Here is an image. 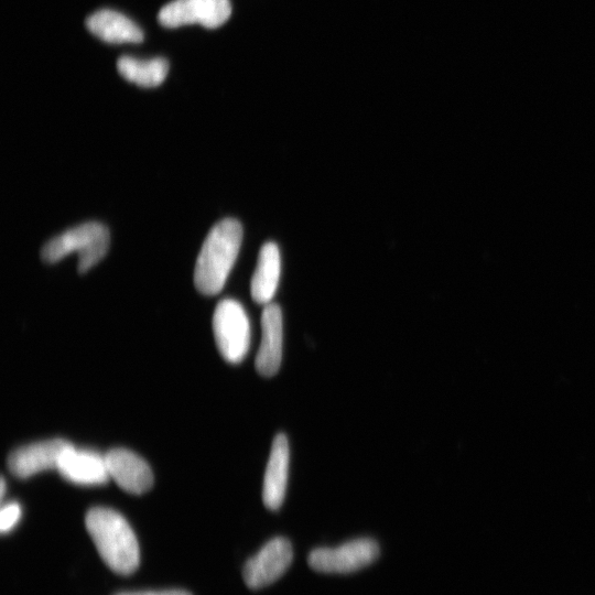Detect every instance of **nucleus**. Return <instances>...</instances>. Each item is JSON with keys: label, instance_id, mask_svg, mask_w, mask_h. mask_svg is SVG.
Listing matches in <instances>:
<instances>
[{"label": "nucleus", "instance_id": "f03ea898", "mask_svg": "<svg viewBox=\"0 0 595 595\" xmlns=\"http://www.w3.org/2000/svg\"><path fill=\"white\" fill-rule=\"evenodd\" d=\"M85 524L101 559L113 572L128 575L137 570L139 543L132 528L119 512L105 507L91 508Z\"/></svg>", "mask_w": 595, "mask_h": 595}, {"label": "nucleus", "instance_id": "9d476101", "mask_svg": "<svg viewBox=\"0 0 595 595\" xmlns=\"http://www.w3.org/2000/svg\"><path fill=\"white\" fill-rule=\"evenodd\" d=\"M283 321L275 303L264 305L261 313V340L256 357L257 371L263 377L275 375L282 359Z\"/></svg>", "mask_w": 595, "mask_h": 595}, {"label": "nucleus", "instance_id": "2eb2a0df", "mask_svg": "<svg viewBox=\"0 0 595 595\" xmlns=\"http://www.w3.org/2000/svg\"><path fill=\"white\" fill-rule=\"evenodd\" d=\"M119 74L138 86L156 87L165 79L169 63L162 57L139 60L132 56H121L117 61Z\"/></svg>", "mask_w": 595, "mask_h": 595}, {"label": "nucleus", "instance_id": "7ed1b4c3", "mask_svg": "<svg viewBox=\"0 0 595 595\" xmlns=\"http://www.w3.org/2000/svg\"><path fill=\"white\" fill-rule=\"evenodd\" d=\"M109 242L106 226L97 221L84 223L48 240L42 248L41 257L45 262L54 263L77 252V270L85 273L105 257Z\"/></svg>", "mask_w": 595, "mask_h": 595}, {"label": "nucleus", "instance_id": "9b49d317", "mask_svg": "<svg viewBox=\"0 0 595 595\" xmlns=\"http://www.w3.org/2000/svg\"><path fill=\"white\" fill-rule=\"evenodd\" d=\"M69 442L53 439L24 445L13 451L8 458L10 472L19 478H28L47 469H56L58 459Z\"/></svg>", "mask_w": 595, "mask_h": 595}, {"label": "nucleus", "instance_id": "39448f33", "mask_svg": "<svg viewBox=\"0 0 595 595\" xmlns=\"http://www.w3.org/2000/svg\"><path fill=\"white\" fill-rule=\"evenodd\" d=\"M379 554L378 543L370 538H358L335 548H317L311 551L310 566L323 573H350L358 571Z\"/></svg>", "mask_w": 595, "mask_h": 595}, {"label": "nucleus", "instance_id": "423d86ee", "mask_svg": "<svg viewBox=\"0 0 595 595\" xmlns=\"http://www.w3.org/2000/svg\"><path fill=\"white\" fill-rule=\"evenodd\" d=\"M230 14V0H173L161 8L158 21L165 28L199 24L215 29L223 25Z\"/></svg>", "mask_w": 595, "mask_h": 595}, {"label": "nucleus", "instance_id": "1a4fd4ad", "mask_svg": "<svg viewBox=\"0 0 595 595\" xmlns=\"http://www.w3.org/2000/svg\"><path fill=\"white\" fill-rule=\"evenodd\" d=\"M109 477L127 493L141 495L153 485V473L148 463L127 448H112L106 455Z\"/></svg>", "mask_w": 595, "mask_h": 595}, {"label": "nucleus", "instance_id": "4468645a", "mask_svg": "<svg viewBox=\"0 0 595 595\" xmlns=\"http://www.w3.org/2000/svg\"><path fill=\"white\" fill-rule=\"evenodd\" d=\"M280 271L279 248L272 241L266 242L259 251L257 267L250 283V293L255 302L263 305L271 303L278 289Z\"/></svg>", "mask_w": 595, "mask_h": 595}, {"label": "nucleus", "instance_id": "20e7f679", "mask_svg": "<svg viewBox=\"0 0 595 595\" xmlns=\"http://www.w3.org/2000/svg\"><path fill=\"white\" fill-rule=\"evenodd\" d=\"M213 332L224 359L241 363L250 346V323L244 306L232 299L221 300L214 311Z\"/></svg>", "mask_w": 595, "mask_h": 595}, {"label": "nucleus", "instance_id": "f3484780", "mask_svg": "<svg viewBox=\"0 0 595 595\" xmlns=\"http://www.w3.org/2000/svg\"><path fill=\"white\" fill-rule=\"evenodd\" d=\"M115 595H192V594L183 589H163V591L120 592Z\"/></svg>", "mask_w": 595, "mask_h": 595}, {"label": "nucleus", "instance_id": "ddd939ff", "mask_svg": "<svg viewBox=\"0 0 595 595\" xmlns=\"http://www.w3.org/2000/svg\"><path fill=\"white\" fill-rule=\"evenodd\" d=\"M86 26L90 33L107 43L143 41L142 30L128 17L113 10L102 9L94 12L86 19Z\"/></svg>", "mask_w": 595, "mask_h": 595}, {"label": "nucleus", "instance_id": "f8f14e48", "mask_svg": "<svg viewBox=\"0 0 595 595\" xmlns=\"http://www.w3.org/2000/svg\"><path fill=\"white\" fill-rule=\"evenodd\" d=\"M289 463L288 439L283 433H279L272 442L262 486V500L270 510L279 509L284 500Z\"/></svg>", "mask_w": 595, "mask_h": 595}, {"label": "nucleus", "instance_id": "f257e3e1", "mask_svg": "<svg viewBox=\"0 0 595 595\" xmlns=\"http://www.w3.org/2000/svg\"><path fill=\"white\" fill-rule=\"evenodd\" d=\"M242 226L234 218L218 221L207 234L197 256L194 284L204 295L221 291L238 257Z\"/></svg>", "mask_w": 595, "mask_h": 595}, {"label": "nucleus", "instance_id": "a211bd4d", "mask_svg": "<svg viewBox=\"0 0 595 595\" xmlns=\"http://www.w3.org/2000/svg\"><path fill=\"white\" fill-rule=\"evenodd\" d=\"M4 493H6V482L2 478V480H1V498L4 497Z\"/></svg>", "mask_w": 595, "mask_h": 595}, {"label": "nucleus", "instance_id": "dca6fc26", "mask_svg": "<svg viewBox=\"0 0 595 595\" xmlns=\"http://www.w3.org/2000/svg\"><path fill=\"white\" fill-rule=\"evenodd\" d=\"M21 506L11 501L2 505L0 512V530L2 533L11 531L21 518Z\"/></svg>", "mask_w": 595, "mask_h": 595}, {"label": "nucleus", "instance_id": "6e6552de", "mask_svg": "<svg viewBox=\"0 0 595 595\" xmlns=\"http://www.w3.org/2000/svg\"><path fill=\"white\" fill-rule=\"evenodd\" d=\"M56 469L66 480L80 486L101 485L110 478L105 455L76 448L71 443L61 454Z\"/></svg>", "mask_w": 595, "mask_h": 595}, {"label": "nucleus", "instance_id": "0eeeda50", "mask_svg": "<svg viewBox=\"0 0 595 595\" xmlns=\"http://www.w3.org/2000/svg\"><path fill=\"white\" fill-rule=\"evenodd\" d=\"M293 559L290 541L283 537L269 540L245 564L242 577L250 588H261L275 582Z\"/></svg>", "mask_w": 595, "mask_h": 595}]
</instances>
